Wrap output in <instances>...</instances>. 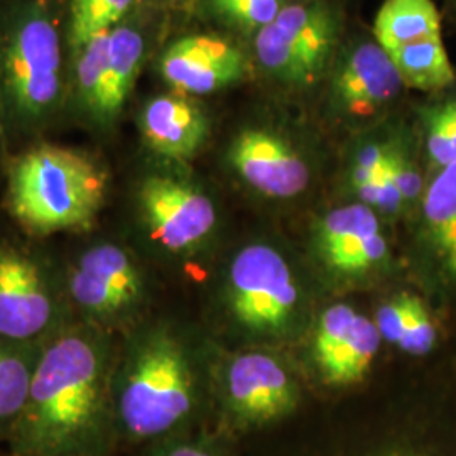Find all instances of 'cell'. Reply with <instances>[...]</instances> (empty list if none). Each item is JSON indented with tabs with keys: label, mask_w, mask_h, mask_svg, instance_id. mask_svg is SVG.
<instances>
[{
	"label": "cell",
	"mask_w": 456,
	"mask_h": 456,
	"mask_svg": "<svg viewBox=\"0 0 456 456\" xmlns=\"http://www.w3.org/2000/svg\"><path fill=\"white\" fill-rule=\"evenodd\" d=\"M426 152L433 173L456 164V100H448L426 117Z\"/></svg>",
	"instance_id": "23"
},
{
	"label": "cell",
	"mask_w": 456,
	"mask_h": 456,
	"mask_svg": "<svg viewBox=\"0 0 456 456\" xmlns=\"http://www.w3.org/2000/svg\"><path fill=\"white\" fill-rule=\"evenodd\" d=\"M225 395L230 414L245 424H265L289 414L297 403L296 384L274 357L245 354L228 365Z\"/></svg>",
	"instance_id": "11"
},
{
	"label": "cell",
	"mask_w": 456,
	"mask_h": 456,
	"mask_svg": "<svg viewBox=\"0 0 456 456\" xmlns=\"http://www.w3.org/2000/svg\"><path fill=\"white\" fill-rule=\"evenodd\" d=\"M359 316L357 311L346 305H335L322 314L314 335V354L318 363L328 359L340 346Z\"/></svg>",
	"instance_id": "24"
},
{
	"label": "cell",
	"mask_w": 456,
	"mask_h": 456,
	"mask_svg": "<svg viewBox=\"0 0 456 456\" xmlns=\"http://www.w3.org/2000/svg\"><path fill=\"white\" fill-rule=\"evenodd\" d=\"M403 85L436 92L455 82V71L441 36L421 39L387 53Z\"/></svg>",
	"instance_id": "20"
},
{
	"label": "cell",
	"mask_w": 456,
	"mask_h": 456,
	"mask_svg": "<svg viewBox=\"0 0 456 456\" xmlns=\"http://www.w3.org/2000/svg\"><path fill=\"white\" fill-rule=\"evenodd\" d=\"M335 22L320 5H289L261 28L256 49L262 65L294 83L314 82L333 53Z\"/></svg>",
	"instance_id": "9"
},
{
	"label": "cell",
	"mask_w": 456,
	"mask_h": 456,
	"mask_svg": "<svg viewBox=\"0 0 456 456\" xmlns=\"http://www.w3.org/2000/svg\"><path fill=\"white\" fill-rule=\"evenodd\" d=\"M112 403L118 444L178 436L200 406L195 360L169 325L135 331L115 352Z\"/></svg>",
	"instance_id": "2"
},
{
	"label": "cell",
	"mask_w": 456,
	"mask_h": 456,
	"mask_svg": "<svg viewBox=\"0 0 456 456\" xmlns=\"http://www.w3.org/2000/svg\"><path fill=\"white\" fill-rule=\"evenodd\" d=\"M73 322L105 333L126 330L146 299V276L131 248L110 239L83 245L63 264Z\"/></svg>",
	"instance_id": "6"
},
{
	"label": "cell",
	"mask_w": 456,
	"mask_h": 456,
	"mask_svg": "<svg viewBox=\"0 0 456 456\" xmlns=\"http://www.w3.org/2000/svg\"><path fill=\"white\" fill-rule=\"evenodd\" d=\"M419 205V240L431 277L456 293V164L433 173Z\"/></svg>",
	"instance_id": "15"
},
{
	"label": "cell",
	"mask_w": 456,
	"mask_h": 456,
	"mask_svg": "<svg viewBox=\"0 0 456 456\" xmlns=\"http://www.w3.org/2000/svg\"><path fill=\"white\" fill-rule=\"evenodd\" d=\"M380 340L382 337L375 322L359 316L340 346L328 359L318 363L323 377L330 384L337 386L359 380L370 369Z\"/></svg>",
	"instance_id": "21"
},
{
	"label": "cell",
	"mask_w": 456,
	"mask_h": 456,
	"mask_svg": "<svg viewBox=\"0 0 456 456\" xmlns=\"http://www.w3.org/2000/svg\"><path fill=\"white\" fill-rule=\"evenodd\" d=\"M114 335L71 322L43 345L4 456H114Z\"/></svg>",
	"instance_id": "1"
},
{
	"label": "cell",
	"mask_w": 456,
	"mask_h": 456,
	"mask_svg": "<svg viewBox=\"0 0 456 456\" xmlns=\"http://www.w3.org/2000/svg\"><path fill=\"white\" fill-rule=\"evenodd\" d=\"M355 190L359 193L360 200L363 201V205L377 207L382 212L394 215V213L401 212L406 207L397 184L392 180L387 164H386V169L377 178L362 184Z\"/></svg>",
	"instance_id": "28"
},
{
	"label": "cell",
	"mask_w": 456,
	"mask_h": 456,
	"mask_svg": "<svg viewBox=\"0 0 456 456\" xmlns=\"http://www.w3.org/2000/svg\"><path fill=\"white\" fill-rule=\"evenodd\" d=\"M228 303L240 325L274 333L293 320L299 293L293 271L274 247L242 248L228 269Z\"/></svg>",
	"instance_id": "8"
},
{
	"label": "cell",
	"mask_w": 456,
	"mask_h": 456,
	"mask_svg": "<svg viewBox=\"0 0 456 456\" xmlns=\"http://www.w3.org/2000/svg\"><path fill=\"white\" fill-rule=\"evenodd\" d=\"M147 147L169 161L195 158L208 135V120L201 109L183 95L152 98L141 115Z\"/></svg>",
	"instance_id": "16"
},
{
	"label": "cell",
	"mask_w": 456,
	"mask_h": 456,
	"mask_svg": "<svg viewBox=\"0 0 456 456\" xmlns=\"http://www.w3.org/2000/svg\"><path fill=\"white\" fill-rule=\"evenodd\" d=\"M387 167L391 173L392 180L397 184L406 207L418 205L423 198L426 183L423 175L416 163L409 158L408 154L397 147L389 149Z\"/></svg>",
	"instance_id": "27"
},
{
	"label": "cell",
	"mask_w": 456,
	"mask_h": 456,
	"mask_svg": "<svg viewBox=\"0 0 456 456\" xmlns=\"http://www.w3.org/2000/svg\"><path fill=\"white\" fill-rule=\"evenodd\" d=\"M142 456H224L212 441L205 438H193L186 433L171 436L167 440L147 444V452Z\"/></svg>",
	"instance_id": "30"
},
{
	"label": "cell",
	"mask_w": 456,
	"mask_h": 456,
	"mask_svg": "<svg viewBox=\"0 0 456 456\" xmlns=\"http://www.w3.org/2000/svg\"><path fill=\"white\" fill-rule=\"evenodd\" d=\"M71 322L63 264L36 239L0 233V337L45 345Z\"/></svg>",
	"instance_id": "5"
},
{
	"label": "cell",
	"mask_w": 456,
	"mask_h": 456,
	"mask_svg": "<svg viewBox=\"0 0 456 456\" xmlns=\"http://www.w3.org/2000/svg\"><path fill=\"white\" fill-rule=\"evenodd\" d=\"M43 345L0 337V448L4 452L26 408Z\"/></svg>",
	"instance_id": "18"
},
{
	"label": "cell",
	"mask_w": 456,
	"mask_h": 456,
	"mask_svg": "<svg viewBox=\"0 0 456 456\" xmlns=\"http://www.w3.org/2000/svg\"><path fill=\"white\" fill-rule=\"evenodd\" d=\"M77 103L95 129H109L122 112L144 58V37L129 26L92 39L75 56Z\"/></svg>",
	"instance_id": "7"
},
{
	"label": "cell",
	"mask_w": 456,
	"mask_h": 456,
	"mask_svg": "<svg viewBox=\"0 0 456 456\" xmlns=\"http://www.w3.org/2000/svg\"><path fill=\"white\" fill-rule=\"evenodd\" d=\"M281 11V0H242L228 4L215 12L240 26L264 28L273 22Z\"/></svg>",
	"instance_id": "29"
},
{
	"label": "cell",
	"mask_w": 456,
	"mask_h": 456,
	"mask_svg": "<svg viewBox=\"0 0 456 456\" xmlns=\"http://www.w3.org/2000/svg\"><path fill=\"white\" fill-rule=\"evenodd\" d=\"M389 149L391 146H384V144H369L360 151L357 163L354 167V175H352L355 188L374 180L386 169Z\"/></svg>",
	"instance_id": "31"
},
{
	"label": "cell",
	"mask_w": 456,
	"mask_h": 456,
	"mask_svg": "<svg viewBox=\"0 0 456 456\" xmlns=\"http://www.w3.org/2000/svg\"><path fill=\"white\" fill-rule=\"evenodd\" d=\"M135 0H71L69 49L73 56L92 39L118 26Z\"/></svg>",
	"instance_id": "22"
},
{
	"label": "cell",
	"mask_w": 456,
	"mask_h": 456,
	"mask_svg": "<svg viewBox=\"0 0 456 456\" xmlns=\"http://www.w3.org/2000/svg\"><path fill=\"white\" fill-rule=\"evenodd\" d=\"M374 34L386 53L441 36L440 12L433 0H386L375 16Z\"/></svg>",
	"instance_id": "19"
},
{
	"label": "cell",
	"mask_w": 456,
	"mask_h": 456,
	"mask_svg": "<svg viewBox=\"0 0 456 456\" xmlns=\"http://www.w3.org/2000/svg\"><path fill=\"white\" fill-rule=\"evenodd\" d=\"M61 33L45 0H17L0 20V103L11 129H45L65 102Z\"/></svg>",
	"instance_id": "4"
},
{
	"label": "cell",
	"mask_w": 456,
	"mask_h": 456,
	"mask_svg": "<svg viewBox=\"0 0 456 456\" xmlns=\"http://www.w3.org/2000/svg\"><path fill=\"white\" fill-rule=\"evenodd\" d=\"M230 161L254 190L271 198L299 195L310 181L308 167L293 147L261 129H248L235 139Z\"/></svg>",
	"instance_id": "13"
},
{
	"label": "cell",
	"mask_w": 456,
	"mask_h": 456,
	"mask_svg": "<svg viewBox=\"0 0 456 456\" xmlns=\"http://www.w3.org/2000/svg\"><path fill=\"white\" fill-rule=\"evenodd\" d=\"M159 66L164 80L175 90L207 95L240 80L247 65L242 51L227 39L193 34L166 49Z\"/></svg>",
	"instance_id": "12"
},
{
	"label": "cell",
	"mask_w": 456,
	"mask_h": 456,
	"mask_svg": "<svg viewBox=\"0 0 456 456\" xmlns=\"http://www.w3.org/2000/svg\"><path fill=\"white\" fill-rule=\"evenodd\" d=\"M9 124L4 114L2 103H0V166L5 161V149H7V132H9Z\"/></svg>",
	"instance_id": "32"
},
{
	"label": "cell",
	"mask_w": 456,
	"mask_h": 456,
	"mask_svg": "<svg viewBox=\"0 0 456 456\" xmlns=\"http://www.w3.org/2000/svg\"><path fill=\"white\" fill-rule=\"evenodd\" d=\"M137 201L151 239L175 256L196 252L216 225L212 200L176 176H147L139 186Z\"/></svg>",
	"instance_id": "10"
},
{
	"label": "cell",
	"mask_w": 456,
	"mask_h": 456,
	"mask_svg": "<svg viewBox=\"0 0 456 456\" xmlns=\"http://www.w3.org/2000/svg\"><path fill=\"white\" fill-rule=\"evenodd\" d=\"M109 173L92 154L37 144L7 167L5 207L28 237L86 233L107 203Z\"/></svg>",
	"instance_id": "3"
},
{
	"label": "cell",
	"mask_w": 456,
	"mask_h": 456,
	"mask_svg": "<svg viewBox=\"0 0 456 456\" xmlns=\"http://www.w3.org/2000/svg\"><path fill=\"white\" fill-rule=\"evenodd\" d=\"M423 301V297L418 294L401 293L377 311L375 325L380 331L382 340L399 345L414 313Z\"/></svg>",
	"instance_id": "25"
},
{
	"label": "cell",
	"mask_w": 456,
	"mask_h": 456,
	"mask_svg": "<svg viewBox=\"0 0 456 456\" xmlns=\"http://www.w3.org/2000/svg\"><path fill=\"white\" fill-rule=\"evenodd\" d=\"M403 80L391 56L379 45L355 49L335 78V95L352 114H370L391 102Z\"/></svg>",
	"instance_id": "17"
},
{
	"label": "cell",
	"mask_w": 456,
	"mask_h": 456,
	"mask_svg": "<svg viewBox=\"0 0 456 456\" xmlns=\"http://www.w3.org/2000/svg\"><path fill=\"white\" fill-rule=\"evenodd\" d=\"M233 2H242V0H210L213 11H218V9L225 7V5H228V4H233Z\"/></svg>",
	"instance_id": "33"
},
{
	"label": "cell",
	"mask_w": 456,
	"mask_h": 456,
	"mask_svg": "<svg viewBox=\"0 0 456 456\" xmlns=\"http://www.w3.org/2000/svg\"><path fill=\"white\" fill-rule=\"evenodd\" d=\"M438 342L440 328L429 306L423 301L421 306L414 313L408 330L404 331L397 346L412 357H426L438 346Z\"/></svg>",
	"instance_id": "26"
},
{
	"label": "cell",
	"mask_w": 456,
	"mask_h": 456,
	"mask_svg": "<svg viewBox=\"0 0 456 456\" xmlns=\"http://www.w3.org/2000/svg\"><path fill=\"white\" fill-rule=\"evenodd\" d=\"M318 240L326 262L343 274L370 271L389 256L377 215L367 205H348L328 213L320 224Z\"/></svg>",
	"instance_id": "14"
}]
</instances>
